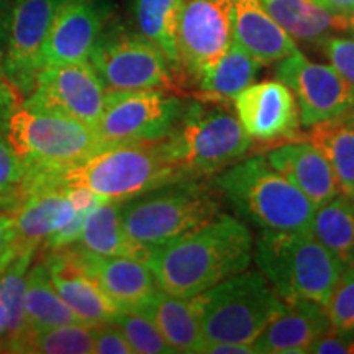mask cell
Listing matches in <instances>:
<instances>
[{
	"mask_svg": "<svg viewBox=\"0 0 354 354\" xmlns=\"http://www.w3.org/2000/svg\"><path fill=\"white\" fill-rule=\"evenodd\" d=\"M253 234L241 220L220 214L209 223L151 251L146 266L161 290L192 299L246 271L253 259Z\"/></svg>",
	"mask_w": 354,
	"mask_h": 354,
	"instance_id": "6da1fadb",
	"label": "cell"
},
{
	"mask_svg": "<svg viewBox=\"0 0 354 354\" xmlns=\"http://www.w3.org/2000/svg\"><path fill=\"white\" fill-rule=\"evenodd\" d=\"M179 180L189 179L161 140L105 146L79 166L38 180L24 194L43 187H86L107 201L127 202Z\"/></svg>",
	"mask_w": 354,
	"mask_h": 354,
	"instance_id": "7a4b0ae2",
	"label": "cell"
},
{
	"mask_svg": "<svg viewBox=\"0 0 354 354\" xmlns=\"http://www.w3.org/2000/svg\"><path fill=\"white\" fill-rule=\"evenodd\" d=\"M221 197L261 232H310L317 207L269 165L266 156L240 159L214 176Z\"/></svg>",
	"mask_w": 354,
	"mask_h": 354,
	"instance_id": "3957f363",
	"label": "cell"
},
{
	"mask_svg": "<svg viewBox=\"0 0 354 354\" xmlns=\"http://www.w3.org/2000/svg\"><path fill=\"white\" fill-rule=\"evenodd\" d=\"M165 145L185 179H207L245 158L253 140L225 104L198 97L184 102Z\"/></svg>",
	"mask_w": 354,
	"mask_h": 354,
	"instance_id": "277c9868",
	"label": "cell"
},
{
	"mask_svg": "<svg viewBox=\"0 0 354 354\" xmlns=\"http://www.w3.org/2000/svg\"><path fill=\"white\" fill-rule=\"evenodd\" d=\"M3 130L28 171L20 192L38 180L79 166L107 146L95 128L86 123L21 105L12 109Z\"/></svg>",
	"mask_w": 354,
	"mask_h": 354,
	"instance_id": "5b68a950",
	"label": "cell"
},
{
	"mask_svg": "<svg viewBox=\"0 0 354 354\" xmlns=\"http://www.w3.org/2000/svg\"><path fill=\"white\" fill-rule=\"evenodd\" d=\"M220 214L221 194L215 184L189 179L123 202L120 218L127 236L153 251L209 223Z\"/></svg>",
	"mask_w": 354,
	"mask_h": 354,
	"instance_id": "8992f818",
	"label": "cell"
},
{
	"mask_svg": "<svg viewBox=\"0 0 354 354\" xmlns=\"http://www.w3.org/2000/svg\"><path fill=\"white\" fill-rule=\"evenodd\" d=\"M205 342L253 344L284 310L261 271H243L190 299Z\"/></svg>",
	"mask_w": 354,
	"mask_h": 354,
	"instance_id": "52a82bcc",
	"label": "cell"
},
{
	"mask_svg": "<svg viewBox=\"0 0 354 354\" xmlns=\"http://www.w3.org/2000/svg\"><path fill=\"white\" fill-rule=\"evenodd\" d=\"M253 259L282 299H307L320 305H325L344 269L310 232H261Z\"/></svg>",
	"mask_w": 354,
	"mask_h": 354,
	"instance_id": "ba28073f",
	"label": "cell"
},
{
	"mask_svg": "<svg viewBox=\"0 0 354 354\" xmlns=\"http://www.w3.org/2000/svg\"><path fill=\"white\" fill-rule=\"evenodd\" d=\"M88 63L110 91L162 88L174 92L179 87L162 53L140 32L118 21L105 25L88 55Z\"/></svg>",
	"mask_w": 354,
	"mask_h": 354,
	"instance_id": "9c48e42d",
	"label": "cell"
},
{
	"mask_svg": "<svg viewBox=\"0 0 354 354\" xmlns=\"http://www.w3.org/2000/svg\"><path fill=\"white\" fill-rule=\"evenodd\" d=\"M184 100L162 88L110 91L95 131L105 145L153 143L174 128Z\"/></svg>",
	"mask_w": 354,
	"mask_h": 354,
	"instance_id": "30bf717a",
	"label": "cell"
},
{
	"mask_svg": "<svg viewBox=\"0 0 354 354\" xmlns=\"http://www.w3.org/2000/svg\"><path fill=\"white\" fill-rule=\"evenodd\" d=\"M107 88L88 61L43 66L21 107L63 115L95 128L104 112Z\"/></svg>",
	"mask_w": 354,
	"mask_h": 354,
	"instance_id": "8fae6325",
	"label": "cell"
},
{
	"mask_svg": "<svg viewBox=\"0 0 354 354\" xmlns=\"http://www.w3.org/2000/svg\"><path fill=\"white\" fill-rule=\"evenodd\" d=\"M232 43V0H184L176 30L183 84H196Z\"/></svg>",
	"mask_w": 354,
	"mask_h": 354,
	"instance_id": "7c38bea8",
	"label": "cell"
},
{
	"mask_svg": "<svg viewBox=\"0 0 354 354\" xmlns=\"http://www.w3.org/2000/svg\"><path fill=\"white\" fill-rule=\"evenodd\" d=\"M276 79L294 92L304 127L333 120L354 109L351 84L331 64L313 63L300 51L279 61Z\"/></svg>",
	"mask_w": 354,
	"mask_h": 354,
	"instance_id": "4fadbf2b",
	"label": "cell"
},
{
	"mask_svg": "<svg viewBox=\"0 0 354 354\" xmlns=\"http://www.w3.org/2000/svg\"><path fill=\"white\" fill-rule=\"evenodd\" d=\"M59 0H15L0 73L25 99L33 91L43 68V46Z\"/></svg>",
	"mask_w": 354,
	"mask_h": 354,
	"instance_id": "5bb4252c",
	"label": "cell"
},
{
	"mask_svg": "<svg viewBox=\"0 0 354 354\" xmlns=\"http://www.w3.org/2000/svg\"><path fill=\"white\" fill-rule=\"evenodd\" d=\"M243 130L263 145L289 143L300 136V113L294 92L281 82L251 84L233 99Z\"/></svg>",
	"mask_w": 354,
	"mask_h": 354,
	"instance_id": "9a60e30c",
	"label": "cell"
},
{
	"mask_svg": "<svg viewBox=\"0 0 354 354\" xmlns=\"http://www.w3.org/2000/svg\"><path fill=\"white\" fill-rule=\"evenodd\" d=\"M110 13L107 0H59L43 46V66L88 61Z\"/></svg>",
	"mask_w": 354,
	"mask_h": 354,
	"instance_id": "2e32d148",
	"label": "cell"
},
{
	"mask_svg": "<svg viewBox=\"0 0 354 354\" xmlns=\"http://www.w3.org/2000/svg\"><path fill=\"white\" fill-rule=\"evenodd\" d=\"M41 261L59 297L84 325L97 326L110 323L120 312L86 271L71 246L57 251H44Z\"/></svg>",
	"mask_w": 354,
	"mask_h": 354,
	"instance_id": "e0dca14e",
	"label": "cell"
},
{
	"mask_svg": "<svg viewBox=\"0 0 354 354\" xmlns=\"http://www.w3.org/2000/svg\"><path fill=\"white\" fill-rule=\"evenodd\" d=\"M86 271L120 310H136L159 289L145 263L127 256H99L71 246Z\"/></svg>",
	"mask_w": 354,
	"mask_h": 354,
	"instance_id": "ac0fdd59",
	"label": "cell"
},
{
	"mask_svg": "<svg viewBox=\"0 0 354 354\" xmlns=\"http://www.w3.org/2000/svg\"><path fill=\"white\" fill-rule=\"evenodd\" d=\"M282 310L253 343L256 354H302L330 331L331 322L323 305L307 299L284 300Z\"/></svg>",
	"mask_w": 354,
	"mask_h": 354,
	"instance_id": "d6986e66",
	"label": "cell"
},
{
	"mask_svg": "<svg viewBox=\"0 0 354 354\" xmlns=\"http://www.w3.org/2000/svg\"><path fill=\"white\" fill-rule=\"evenodd\" d=\"M233 41L263 66L299 51L297 41L266 12L259 0H232Z\"/></svg>",
	"mask_w": 354,
	"mask_h": 354,
	"instance_id": "ffe728a7",
	"label": "cell"
},
{
	"mask_svg": "<svg viewBox=\"0 0 354 354\" xmlns=\"http://www.w3.org/2000/svg\"><path fill=\"white\" fill-rule=\"evenodd\" d=\"M268 162L318 207L339 194L333 171L310 141H289L269 149Z\"/></svg>",
	"mask_w": 354,
	"mask_h": 354,
	"instance_id": "44dd1931",
	"label": "cell"
},
{
	"mask_svg": "<svg viewBox=\"0 0 354 354\" xmlns=\"http://www.w3.org/2000/svg\"><path fill=\"white\" fill-rule=\"evenodd\" d=\"M76 214L63 187H43L25 194L24 202L13 210L15 234L12 250H38L50 234L63 228Z\"/></svg>",
	"mask_w": 354,
	"mask_h": 354,
	"instance_id": "7402d4cb",
	"label": "cell"
},
{
	"mask_svg": "<svg viewBox=\"0 0 354 354\" xmlns=\"http://www.w3.org/2000/svg\"><path fill=\"white\" fill-rule=\"evenodd\" d=\"M151 320L172 353L196 354L202 353L205 336L197 320L196 310L190 299L176 297L158 289L148 302L136 308Z\"/></svg>",
	"mask_w": 354,
	"mask_h": 354,
	"instance_id": "603a6c76",
	"label": "cell"
},
{
	"mask_svg": "<svg viewBox=\"0 0 354 354\" xmlns=\"http://www.w3.org/2000/svg\"><path fill=\"white\" fill-rule=\"evenodd\" d=\"M266 12L295 41L317 43L336 33H348L344 13H335L318 6L315 0H259Z\"/></svg>",
	"mask_w": 354,
	"mask_h": 354,
	"instance_id": "cb8c5ba5",
	"label": "cell"
},
{
	"mask_svg": "<svg viewBox=\"0 0 354 354\" xmlns=\"http://www.w3.org/2000/svg\"><path fill=\"white\" fill-rule=\"evenodd\" d=\"M122 203L105 201L88 214L79 240L74 243L87 253L99 256H127L148 263L151 250L133 243L123 232L120 210Z\"/></svg>",
	"mask_w": 354,
	"mask_h": 354,
	"instance_id": "d4e9b609",
	"label": "cell"
},
{
	"mask_svg": "<svg viewBox=\"0 0 354 354\" xmlns=\"http://www.w3.org/2000/svg\"><path fill=\"white\" fill-rule=\"evenodd\" d=\"M261 68L263 64L256 57L233 41L228 51L196 82L198 97L220 104L233 102L234 97L256 81Z\"/></svg>",
	"mask_w": 354,
	"mask_h": 354,
	"instance_id": "484cf974",
	"label": "cell"
},
{
	"mask_svg": "<svg viewBox=\"0 0 354 354\" xmlns=\"http://www.w3.org/2000/svg\"><path fill=\"white\" fill-rule=\"evenodd\" d=\"M183 2L184 0H130V12L136 32L162 53L179 84H183V76L177 55L176 30Z\"/></svg>",
	"mask_w": 354,
	"mask_h": 354,
	"instance_id": "4316f807",
	"label": "cell"
},
{
	"mask_svg": "<svg viewBox=\"0 0 354 354\" xmlns=\"http://www.w3.org/2000/svg\"><path fill=\"white\" fill-rule=\"evenodd\" d=\"M307 140L325 156L339 194L354 198V123L346 115L310 127Z\"/></svg>",
	"mask_w": 354,
	"mask_h": 354,
	"instance_id": "83f0119b",
	"label": "cell"
},
{
	"mask_svg": "<svg viewBox=\"0 0 354 354\" xmlns=\"http://www.w3.org/2000/svg\"><path fill=\"white\" fill-rule=\"evenodd\" d=\"M310 233L342 261L354 266V198L338 194L313 212Z\"/></svg>",
	"mask_w": 354,
	"mask_h": 354,
	"instance_id": "f1b7e54d",
	"label": "cell"
},
{
	"mask_svg": "<svg viewBox=\"0 0 354 354\" xmlns=\"http://www.w3.org/2000/svg\"><path fill=\"white\" fill-rule=\"evenodd\" d=\"M25 323L26 331L81 323L51 284L41 259L32 263L26 276Z\"/></svg>",
	"mask_w": 354,
	"mask_h": 354,
	"instance_id": "f546056e",
	"label": "cell"
},
{
	"mask_svg": "<svg viewBox=\"0 0 354 354\" xmlns=\"http://www.w3.org/2000/svg\"><path fill=\"white\" fill-rule=\"evenodd\" d=\"M8 353L91 354L92 326L84 323H69L46 330H28L12 344Z\"/></svg>",
	"mask_w": 354,
	"mask_h": 354,
	"instance_id": "4dcf8cb0",
	"label": "cell"
},
{
	"mask_svg": "<svg viewBox=\"0 0 354 354\" xmlns=\"http://www.w3.org/2000/svg\"><path fill=\"white\" fill-rule=\"evenodd\" d=\"M110 323L118 326L136 354H172L156 325L138 310H120Z\"/></svg>",
	"mask_w": 354,
	"mask_h": 354,
	"instance_id": "1f68e13d",
	"label": "cell"
},
{
	"mask_svg": "<svg viewBox=\"0 0 354 354\" xmlns=\"http://www.w3.org/2000/svg\"><path fill=\"white\" fill-rule=\"evenodd\" d=\"M323 308L333 328L354 330V266L343 269Z\"/></svg>",
	"mask_w": 354,
	"mask_h": 354,
	"instance_id": "d6a6232c",
	"label": "cell"
},
{
	"mask_svg": "<svg viewBox=\"0 0 354 354\" xmlns=\"http://www.w3.org/2000/svg\"><path fill=\"white\" fill-rule=\"evenodd\" d=\"M28 171L0 128V197H13L25 185Z\"/></svg>",
	"mask_w": 354,
	"mask_h": 354,
	"instance_id": "836d02e7",
	"label": "cell"
},
{
	"mask_svg": "<svg viewBox=\"0 0 354 354\" xmlns=\"http://www.w3.org/2000/svg\"><path fill=\"white\" fill-rule=\"evenodd\" d=\"M320 46L330 64L354 87V38L331 35Z\"/></svg>",
	"mask_w": 354,
	"mask_h": 354,
	"instance_id": "e575fe53",
	"label": "cell"
},
{
	"mask_svg": "<svg viewBox=\"0 0 354 354\" xmlns=\"http://www.w3.org/2000/svg\"><path fill=\"white\" fill-rule=\"evenodd\" d=\"M92 353L95 354H133L130 344L113 323L92 326Z\"/></svg>",
	"mask_w": 354,
	"mask_h": 354,
	"instance_id": "d590c367",
	"label": "cell"
},
{
	"mask_svg": "<svg viewBox=\"0 0 354 354\" xmlns=\"http://www.w3.org/2000/svg\"><path fill=\"white\" fill-rule=\"evenodd\" d=\"M317 354H354V330L331 328L322 335L308 349Z\"/></svg>",
	"mask_w": 354,
	"mask_h": 354,
	"instance_id": "8d00e7d4",
	"label": "cell"
},
{
	"mask_svg": "<svg viewBox=\"0 0 354 354\" xmlns=\"http://www.w3.org/2000/svg\"><path fill=\"white\" fill-rule=\"evenodd\" d=\"M13 234H15V220L13 212L0 210V261L10 251Z\"/></svg>",
	"mask_w": 354,
	"mask_h": 354,
	"instance_id": "74e56055",
	"label": "cell"
},
{
	"mask_svg": "<svg viewBox=\"0 0 354 354\" xmlns=\"http://www.w3.org/2000/svg\"><path fill=\"white\" fill-rule=\"evenodd\" d=\"M205 354H256L253 344L240 343H210L205 342L202 348Z\"/></svg>",
	"mask_w": 354,
	"mask_h": 354,
	"instance_id": "f35d334b",
	"label": "cell"
},
{
	"mask_svg": "<svg viewBox=\"0 0 354 354\" xmlns=\"http://www.w3.org/2000/svg\"><path fill=\"white\" fill-rule=\"evenodd\" d=\"M12 6L13 3L10 2V0H0V64H2L3 53H6V46H7Z\"/></svg>",
	"mask_w": 354,
	"mask_h": 354,
	"instance_id": "ab89813d",
	"label": "cell"
},
{
	"mask_svg": "<svg viewBox=\"0 0 354 354\" xmlns=\"http://www.w3.org/2000/svg\"><path fill=\"white\" fill-rule=\"evenodd\" d=\"M17 92L10 87V84L6 81V77L0 73V112L2 110H12L17 107Z\"/></svg>",
	"mask_w": 354,
	"mask_h": 354,
	"instance_id": "60d3db41",
	"label": "cell"
},
{
	"mask_svg": "<svg viewBox=\"0 0 354 354\" xmlns=\"http://www.w3.org/2000/svg\"><path fill=\"white\" fill-rule=\"evenodd\" d=\"M318 6L335 13H346L354 8V0H315Z\"/></svg>",
	"mask_w": 354,
	"mask_h": 354,
	"instance_id": "b9f144b4",
	"label": "cell"
},
{
	"mask_svg": "<svg viewBox=\"0 0 354 354\" xmlns=\"http://www.w3.org/2000/svg\"><path fill=\"white\" fill-rule=\"evenodd\" d=\"M7 338V312L3 305L0 304V351L3 353V346H6Z\"/></svg>",
	"mask_w": 354,
	"mask_h": 354,
	"instance_id": "7bdbcfd3",
	"label": "cell"
},
{
	"mask_svg": "<svg viewBox=\"0 0 354 354\" xmlns=\"http://www.w3.org/2000/svg\"><path fill=\"white\" fill-rule=\"evenodd\" d=\"M346 17V25H348V33L351 35V38H354V8L344 13Z\"/></svg>",
	"mask_w": 354,
	"mask_h": 354,
	"instance_id": "ee69618b",
	"label": "cell"
},
{
	"mask_svg": "<svg viewBox=\"0 0 354 354\" xmlns=\"http://www.w3.org/2000/svg\"><path fill=\"white\" fill-rule=\"evenodd\" d=\"M346 117L349 118V120H351V122L354 123V109L351 110V112H348V113H346Z\"/></svg>",
	"mask_w": 354,
	"mask_h": 354,
	"instance_id": "f6af8a7d",
	"label": "cell"
}]
</instances>
